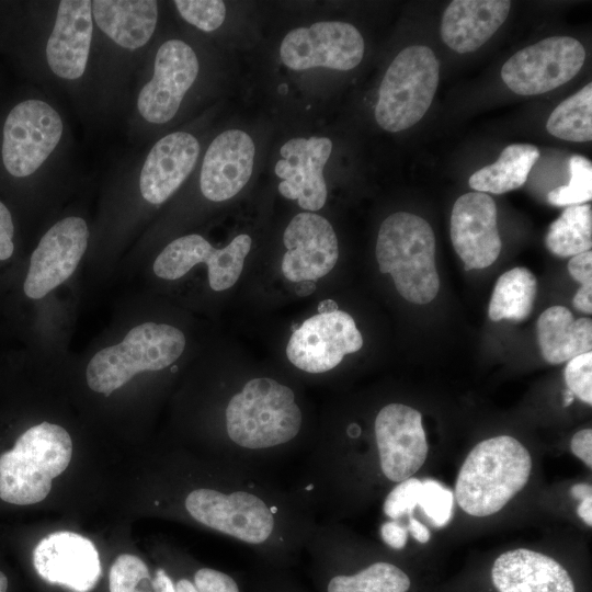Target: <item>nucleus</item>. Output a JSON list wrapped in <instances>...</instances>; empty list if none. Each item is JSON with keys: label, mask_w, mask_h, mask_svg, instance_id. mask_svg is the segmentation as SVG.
Masks as SVG:
<instances>
[{"label": "nucleus", "mask_w": 592, "mask_h": 592, "mask_svg": "<svg viewBox=\"0 0 592 592\" xmlns=\"http://www.w3.org/2000/svg\"><path fill=\"white\" fill-rule=\"evenodd\" d=\"M301 426L294 390L270 377L248 380L225 409L226 434L239 459L269 457L293 442Z\"/></svg>", "instance_id": "obj_1"}, {"label": "nucleus", "mask_w": 592, "mask_h": 592, "mask_svg": "<svg viewBox=\"0 0 592 592\" xmlns=\"http://www.w3.org/2000/svg\"><path fill=\"white\" fill-rule=\"evenodd\" d=\"M531 470L532 457L516 439L500 435L481 441L458 473L456 501L469 515L494 514L525 487Z\"/></svg>", "instance_id": "obj_2"}, {"label": "nucleus", "mask_w": 592, "mask_h": 592, "mask_svg": "<svg viewBox=\"0 0 592 592\" xmlns=\"http://www.w3.org/2000/svg\"><path fill=\"white\" fill-rule=\"evenodd\" d=\"M436 240L430 224L414 214L398 212L382 223L376 260L390 274L398 293L408 301L424 305L439 293Z\"/></svg>", "instance_id": "obj_3"}, {"label": "nucleus", "mask_w": 592, "mask_h": 592, "mask_svg": "<svg viewBox=\"0 0 592 592\" xmlns=\"http://www.w3.org/2000/svg\"><path fill=\"white\" fill-rule=\"evenodd\" d=\"M71 457L72 440L62 426L42 422L27 429L0 455V499L18 505L43 501Z\"/></svg>", "instance_id": "obj_4"}, {"label": "nucleus", "mask_w": 592, "mask_h": 592, "mask_svg": "<svg viewBox=\"0 0 592 592\" xmlns=\"http://www.w3.org/2000/svg\"><path fill=\"white\" fill-rule=\"evenodd\" d=\"M184 508L197 523L252 546L274 543L284 530L276 499L239 483L230 489L196 488L184 499Z\"/></svg>", "instance_id": "obj_5"}, {"label": "nucleus", "mask_w": 592, "mask_h": 592, "mask_svg": "<svg viewBox=\"0 0 592 592\" xmlns=\"http://www.w3.org/2000/svg\"><path fill=\"white\" fill-rule=\"evenodd\" d=\"M183 332L167 323L147 321L130 329L123 341L96 352L86 378L95 392L109 396L140 372L161 371L172 365L185 349Z\"/></svg>", "instance_id": "obj_6"}, {"label": "nucleus", "mask_w": 592, "mask_h": 592, "mask_svg": "<svg viewBox=\"0 0 592 592\" xmlns=\"http://www.w3.org/2000/svg\"><path fill=\"white\" fill-rule=\"evenodd\" d=\"M440 79L433 50L423 45L403 48L382 80L375 119L385 130L397 133L415 125L429 110Z\"/></svg>", "instance_id": "obj_7"}, {"label": "nucleus", "mask_w": 592, "mask_h": 592, "mask_svg": "<svg viewBox=\"0 0 592 592\" xmlns=\"http://www.w3.org/2000/svg\"><path fill=\"white\" fill-rule=\"evenodd\" d=\"M64 121L48 102L29 99L8 114L2 133L1 157L15 178L35 173L53 155L64 135Z\"/></svg>", "instance_id": "obj_8"}, {"label": "nucleus", "mask_w": 592, "mask_h": 592, "mask_svg": "<svg viewBox=\"0 0 592 592\" xmlns=\"http://www.w3.org/2000/svg\"><path fill=\"white\" fill-rule=\"evenodd\" d=\"M584 60L585 49L578 39L547 37L511 56L502 66L501 78L517 94H542L570 81Z\"/></svg>", "instance_id": "obj_9"}, {"label": "nucleus", "mask_w": 592, "mask_h": 592, "mask_svg": "<svg viewBox=\"0 0 592 592\" xmlns=\"http://www.w3.org/2000/svg\"><path fill=\"white\" fill-rule=\"evenodd\" d=\"M365 44L360 31L342 21H319L289 31L280 46L282 62L295 71L328 68L348 71L363 59Z\"/></svg>", "instance_id": "obj_10"}, {"label": "nucleus", "mask_w": 592, "mask_h": 592, "mask_svg": "<svg viewBox=\"0 0 592 592\" xmlns=\"http://www.w3.org/2000/svg\"><path fill=\"white\" fill-rule=\"evenodd\" d=\"M363 338L348 312L332 309L306 319L287 342L288 361L306 373L321 374L337 367L346 354L361 350Z\"/></svg>", "instance_id": "obj_11"}, {"label": "nucleus", "mask_w": 592, "mask_h": 592, "mask_svg": "<svg viewBox=\"0 0 592 592\" xmlns=\"http://www.w3.org/2000/svg\"><path fill=\"white\" fill-rule=\"evenodd\" d=\"M252 239L247 234L236 236L225 248H214L197 234L185 235L171 241L153 262V272L163 280H178L193 266L205 263L213 291L223 292L236 284L251 250Z\"/></svg>", "instance_id": "obj_12"}, {"label": "nucleus", "mask_w": 592, "mask_h": 592, "mask_svg": "<svg viewBox=\"0 0 592 592\" xmlns=\"http://www.w3.org/2000/svg\"><path fill=\"white\" fill-rule=\"evenodd\" d=\"M198 72L197 55L186 42L178 38L163 42L155 56L152 77L138 93V114L153 125L170 122Z\"/></svg>", "instance_id": "obj_13"}, {"label": "nucleus", "mask_w": 592, "mask_h": 592, "mask_svg": "<svg viewBox=\"0 0 592 592\" xmlns=\"http://www.w3.org/2000/svg\"><path fill=\"white\" fill-rule=\"evenodd\" d=\"M89 235L86 220L79 216L55 223L31 255L23 284L25 295L41 299L67 281L87 250Z\"/></svg>", "instance_id": "obj_14"}, {"label": "nucleus", "mask_w": 592, "mask_h": 592, "mask_svg": "<svg viewBox=\"0 0 592 592\" xmlns=\"http://www.w3.org/2000/svg\"><path fill=\"white\" fill-rule=\"evenodd\" d=\"M375 442L383 475L400 482L415 474L428 456L421 413L402 403L383 407L375 418Z\"/></svg>", "instance_id": "obj_15"}, {"label": "nucleus", "mask_w": 592, "mask_h": 592, "mask_svg": "<svg viewBox=\"0 0 592 592\" xmlns=\"http://www.w3.org/2000/svg\"><path fill=\"white\" fill-rule=\"evenodd\" d=\"M332 141L328 137H296L280 149L275 174L282 180L277 190L288 200H295L305 210L315 213L327 201L323 168L331 156Z\"/></svg>", "instance_id": "obj_16"}, {"label": "nucleus", "mask_w": 592, "mask_h": 592, "mask_svg": "<svg viewBox=\"0 0 592 592\" xmlns=\"http://www.w3.org/2000/svg\"><path fill=\"white\" fill-rule=\"evenodd\" d=\"M286 251L282 259L284 276L294 283L326 276L339 259V243L333 227L319 214L295 215L284 230Z\"/></svg>", "instance_id": "obj_17"}, {"label": "nucleus", "mask_w": 592, "mask_h": 592, "mask_svg": "<svg viewBox=\"0 0 592 592\" xmlns=\"http://www.w3.org/2000/svg\"><path fill=\"white\" fill-rule=\"evenodd\" d=\"M33 565L42 579L75 592H88L102 574L100 556L87 537L68 531L44 537L34 548Z\"/></svg>", "instance_id": "obj_18"}, {"label": "nucleus", "mask_w": 592, "mask_h": 592, "mask_svg": "<svg viewBox=\"0 0 592 592\" xmlns=\"http://www.w3.org/2000/svg\"><path fill=\"white\" fill-rule=\"evenodd\" d=\"M498 209L493 198L481 192H469L454 203L451 215V240L465 270L485 269L501 252Z\"/></svg>", "instance_id": "obj_19"}, {"label": "nucleus", "mask_w": 592, "mask_h": 592, "mask_svg": "<svg viewBox=\"0 0 592 592\" xmlns=\"http://www.w3.org/2000/svg\"><path fill=\"white\" fill-rule=\"evenodd\" d=\"M94 23L92 1L62 0L45 47L50 71L66 81L80 79L88 67Z\"/></svg>", "instance_id": "obj_20"}, {"label": "nucleus", "mask_w": 592, "mask_h": 592, "mask_svg": "<svg viewBox=\"0 0 592 592\" xmlns=\"http://www.w3.org/2000/svg\"><path fill=\"white\" fill-rule=\"evenodd\" d=\"M255 147L249 134L227 129L209 144L200 172V189L205 198L224 202L236 196L251 178Z\"/></svg>", "instance_id": "obj_21"}, {"label": "nucleus", "mask_w": 592, "mask_h": 592, "mask_svg": "<svg viewBox=\"0 0 592 592\" xmlns=\"http://www.w3.org/2000/svg\"><path fill=\"white\" fill-rule=\"evenodd\" d=\"M200 143L186 132H173L160 138L141 166L138 186L141 197L160 205L173 195L196 166Z\"/></svg>", "instance_id": "obj_22"}, {"label": "nucleus", "mask_w": 592, "mask_h": 592, "mask_svg": "<svg viewBox=\"0 0 592 592\" xmlns=\"http://www.w3.org/2000/svg\"><path fill=\"white\" fill-rule=\"evenodd\" d=\"M491 578L499 592H574L571 577L558 561L525 548L501 554Z\"/></svg>", "instance_id": "obj_23"}, {"label": "nucleus", "mask_w": 592, "mask_h": 592, "mask_svg": "<svg viewBox=\"0 0 592 592\" xmlns=\"http://www.w3.org/2000/svg\"><path fill=\"white\" fill-rule=\"evenodd\" d=\"M510 8L508 0H454L444 11L441 37L459 54L474 52L503 24Z\"/></svg>", "instance_id": "obj_24"}, {"label": "nucleus", "mask_w": 592, "mask_h": 592, "mask_svg": "<svg viewBox=\"0 0 592 592\" xmlns=\"http://www.w3.org/2000/svg\"><path fill=\"white\" fill-rule=\"evenodd\" d=\"M93 23L121 48L136 50L153 35L158 2L152 0H93Z\"/></svg>", "instance_id": "obj_25"}, {"label": "nucleus", "mask_w": 592, "mask_h": 592, "mask_svg": "<svg viewBox=\"0 0 592 592\" xmlns=\"http://www.w3.org/2000/svg\"><path fill=\"white\" fill-rule=\"evenodd\" d=\"M536 335L543 357L550 364L591 352L592 320L574 319L563 306L547 308L537 319Z\"/></svg>", "instance_id": "obj_26"}, {"label": "nucleus", "mask_w": 592, "mask_h": 592, "mask_svg": "<svg viewBox=\"0 0 592 592\" xmlns=\"http://www.w3.org/2000/svg\"><path fill=\"white\" fill-rule=\"evenodd\" d=\"M539 158V150L530 144L505 147L499 159L469 178V186L476 192L503 194L521 187Z\"/></svg>", "instance_id": "obj_27"}, {"label": "nucleus", "mask_w": 592, "mask_h": 592, "mask_svg": "<svg viewBox=\"0 0 592 592\" xmlns=\"http://www.w3.org/2000/svg\"><path fill=\"white\" fill-rule=\"evenodd\" d=\"M537 292L535 275L526 267L504 272L497 281L490 304L489 318L523 321L532 312Z\"/></svg>", "instance_id": "obj_28"}, {"label": "nucleus", "mask_w": 592, "mask_h": 592, "mask_svg": "<svg viewBox=\"0 0 592 592\" xmlns=\"http://www.w3.org/2000/svg\"><path fill=\"white\" fill-rule=\"evenodd\" d=\"M546 248L561 258L574 257L592 247V208L590 204L567 206L545 236Z\"/></svg>", "instance_id": "obj_29"}, {"label": "nucleus", "mask_w": 592, "mask_h": 592, "mask_svg": "<svg viewBox=\"0 0 592 592\" xmlns=\"http://www.w3.org/2000/svg\"><path fill=\"white\" fill-rule=\"evenodd\" d=\"M546 129L557 138L587 143L592 139V84L562 101L550 114Z\"/></svg>", "instance_id": "obj_30"}, {"label": "nucleus", "mask_w": 592, "mask_h": 592, "mask_svg": "<svg viewBox=\"0 0 592 592\" xmlns=\"http://www.w3.org/2000/svg\"><path fill=\"white\" fill-rule=\"evenodd\" d=\"M409 577L397 566L377 561L355 574L331 578L328 592H407Z\"/></svg>", "instance_id": "obj_31"}, {"label": "nucleus", "mask_w": 592, "mask_h": 592, "mask_svg": "<svg viewBox=\"0 0 592 592\" xmlns=\"http://www.w3.org/2000/svg\"><path fill=\"white\" fill-rule=\"evenodd\" d=\"M570 181L558 186L547 195L548 202L554 206L581 205L592 198V163L580 155L569 159Z\"/></svg>", "instance_id": "obj_32"}, {"label": "nucleus", "mask_w": 592, "mask_h": 592, "mask_svg": "<svg viewBox=\"0 0 592 592\" xmlns=\"http://www.w3.org/2000/svg\"><path fill=\"white\" fill-rule=\"evenodd\" d=\"M110 592H153L146 563L130 554L119 555L109 574Z\"/></svg>", "instance_id": "obj_33"}, {"label": "nucleus", "mask_w": 592, "mask_h": 592, "mask_svg": "<svg viewBox=\"0 0 592 592\" xmlns=\"http://www.w3.org/2000/svg\"><path fill=\"white\" fill-rule=\"evenodd\" d=\"M173 4L183 20L203 32L219 29L226 18L221 0H175Z\"/></svg>", "instance_id": "obj_34"}, {"label": "nucleus", "mask_w": 592, "mask_h": 592, "mask_svg": "<svg viewBox=\"0 0 592 592\" xmlns=\"http://www.w3.org/2000/svg\"><path fill=\"white\" fill-rule=\"evenodd\" d=\"M418 505L434 526L442 527L452 517L454 493L439 481L426 479L422 481Z\"/></svg>", "instance_id": "obj_35"}, {"label": "nucleus", "mask_w": 592, "mask_h": 592, "mask_svg": "<svg viewBox=\"0 0 592 592\" xmlns=\"http://www.w3.org/2000/svg\"><path fill=\"white\" fill-rule=\"evenodd\" d=\"M421 488L422 481L414 477L398 482L384 501V513L392 520H398L405 514L411 516L418 505Z\"/></svg>", "instance_id": "obj_36"}, {"label": "nucleus", "mask_w": 592, "mask_h": 592, "mask_svg": "<svg viewBox=\"0 0 592 592\" xmlns=\"http://www.w3.org/2000/svg\"><path fill=\"white\" fill-rule=\"evenodd\" d=\"M568 272L572 278L581 283L577 291L572 305L584 314L592 312V252L585 251L574 257L568 262Z\"/></svg>", "instance_id": "obj_37"}, {"label": "nucleus", "mask_w": 592, "mask_h": 592, "mask_svg": "<svg viewBox=\"0 0 592 592\" xmlns=\"http://www.w3.org/2000/svg\"><path fill=\"white\" fill-rule=\"evenodd\" d=\"M565 380L573 396L592 405V352L577 355L568 361Z\"/></svg>", "instance_id": "obj_38"}, {"label": "nucleus", "mask_w": 592, "mask_h": 592, "mask_svg": "<svg viewBox=\"0 0 592 592\" xmlns=\"http://www.w3.org/2000/svg\"><path fill=\"white\" fill-rule=\"evenodd\" d=\"M194 585L198 592H239L230 576L210 568H201L195 572Z\"/></svg>", "instance_id": "obj_39"}, {"label": "nucleus", "mask_w": 592, "mask_h": 592, "mask_svg": "<svg viewBox=\"0 0 592 592\" xmlns=\"http://www.w3.org/2000/svg\"><path fill=\"white\" fill-rule=\"evenodd\" d=\"M14 226L10 210L0 202V260L9 259L14 250Z\"/></svg>", "instance_id": "obj_40"}, {"label": "nucleus", "mask_w": 592, "mask_h": 592, "mask_svg": "<svg viewBox=\"0 0 592 592\" xmlns=\"http://www.w3.org/2000/svg\"><path fill=\"white\" fill-rule=\"evenodd\" d=\"M571 452L589 468L592 467V430L578 431L570 443Z\"/></svg>", "instance_id": "obj_41"}, {"label": "nucleus", "mask_w": 592, "mask_h": 592, "mask_svg": "<svg viewBox=\"0 0 592 592\" xmlns=\"http://www.w3.org/2000/svg\"><path fill=\"white\" fill-rule=\"evenodd\" d=\"M383 540L394 549H402L407 544L408 531L395 521L385 522L380 527Z\"/></svg>", "instance_id": "obj_42"}, {"label": "nucleus", "mask_w": 592, "mask_h": 592, "mask_svg": "<svg viewBox=\"0 0 592 592\" xmlns=\"http://www.w3.org/2000/svg\"><path fill=\"white\" fill-rule=\"evenodd\" d=\"M407 531L419 543L425 544L430 540L431 535L428 527L412 516L409 517Z\"/></svg>", "instance_id": "obj_43"}, {"label": "nucleus", "mask_w": 592, "mask_h": 592, "mask_svg": "<svg viewBox=\"0 0 592 592\" xmlns=\"http://www.w3.org/2000/svg\"><path fill=\"white\" fill-rule=\"evenodd\" d=\"M153 592H177L171 578L163 569L156 571V577L152 580Z\"/></svg>", "instance_id": "obj_44"}, {"label": "nucleus", "mask_w": 592, "mask_h": 592, "mask_svg": "<svg viewBox=\"0 0 592 592\" xmlns=\"http://www.w3.org/2000/svg\"><path fill=\"white\" fill-rule=\"evenodd\" d=\"M577 513L587 525H592V497L581 500Z\"/></svg>", "instance_id": "obj_45"}, {"label": "nucleus", "mask_w": 592, "mask_h": 592, "mask_svg": "<svg viewBox=\"0 0 592 592\" xmlns=\"http://www.w3.org/2000/svg\"><path fill=\"white\" fill-rule=\"evenodd\" d=\"M570 494L577 500H583L592 494V488L588 483H577L571 487Z\"/></svg>", "instance_id": "obj_46"}, {"label": "nucleus", "mask_w": 592, "mask_h": 592, "mask_svg": "<svg viewBox=\"0 0 592 592\" xmlns=\"http://www.w3.org/2000/svg\"><path fill=\"white\" fill-rule=\"evenodd\" d=\"M177 592H198L196 587L187 579H181L175 584Z\"/></svg>", "instance_id": "obj_47"}, {"label": "nucleus", "mask_w": 592, "mask_h": 592, "mask_svg": "<svg viewBox=\"0 0 592 592\" xmlns=\"http://www.w3.org/2000/svg\"><path fill=\"white\" fill-rule=\"evenodd\" d=\"M7 590H8V578L2 571H0V592H7Z\"/></svg>", "instance_id": "obj_48"}, {"label": "nucleus", "mask_w": 592, "mask_h": 592, "mask_svg": "<svg viewBox=\"0 0 592 592\" xmlns=\"http://www.w3.org/2000/svg\"><path fill=\"white\" fill-rule=\"evenodd\" d=\"M573 401V394L570 390H567L565 394V406H569Z\"/></svg>", "instance_id": "obj_49"}]
</instances>
